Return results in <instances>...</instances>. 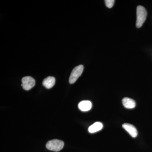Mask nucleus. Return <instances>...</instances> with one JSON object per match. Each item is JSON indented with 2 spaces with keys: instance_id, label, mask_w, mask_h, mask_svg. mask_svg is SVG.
Masks as SVG:
<instances>
[{
  "instance_id": "3",
  "label": "nucleus",
  "mask_w": 152,
  "mask_h": 152,
  "mask_svg": "<svg viewBox=\"0 0 152 152\" xmlns=\"http://www.w3.org/2000/svg\"><path fill=\"white\" fill-rule=\"evenodd\" d=\"M84 66L82 65L77 66L72 71L70 76L69 78V83L70 84H74L79 78L83 72Z\"/></svg>"
},
{
  "instance_id": "5",
  "label": "nucleus",
  "mask_w": 152,
  "mask_h": 152,
  "mask_svg": "<svg viewBox=\"0 0 152 152\" xmlns=\"http://www.w3.org/2000/svg\"><path fill=\"white\" fill-rule=\"evenodd\" d=\"M122 126L132 137L135 138L137 136V130L133 125L131 124H124L122 125Z\"/></svg>"
},
{
  "instance_id": "1",
  "label": "nucleus",
  "mask_w": 152,
  "mask_h": 152,
  "mask_svg": "<svg viewBox=\"0 0 152 152\" xmlns=\"http://www.w3.org/2000/svg\"><path fill=\"white\" fill-rule=\"evenodd\" d=\"M147 15L146 10L142 6H138L137 9V21L136 26L137 28L141 27L145 21Z\"/></svg>"
},
{
  "instance_id": "10",
  "label": "nucleus",
  "mask_w": 152,
  "mask_h": 152,
  "mask_svg": "<svg viewBox=\"0 0 152 152\" xmlns=\"http://www.w3.org/2000/svg\"><path fill=\"white\" fill-rule=\"evenodd\" d=\"M104 1L107 7L109 8H111L114 5L115 1L114 0H106Z\"/></svg>"
},
{
  "instance_id": "2",
  "label": "nucleus",
  "mask_w": 152,
  "mask_h": 152,
  "mask_svg": "<svg viewBox=\"0 0 152 152\" xmlns=\"http://www.w3.org/2000/svg\"><path fill=\"white\" fill-rule=\"evenodd\" d=\"M46 146L47 148L50 151L55 152L59 151L64 148V142L60 140H51L47 143Z\"/></svg>"
},
{
  "instance_id": "8",
  "label": "nucleus",
  "mask_w": 152,
  "mask_h": 152,
  "mask_svg": "<svg viewBox=\"0 0 152 152\" xmlns=\"http://www.w3.org/2000/svg\"><path fill=\"white\" fill-rule=\"evenodd\" d=\"M56 83V79L53 77L49 76L44 79L43 85L47 89H50L54 86Z\"/></svg>"
},
{
  "instance_id": "4",
  "label": "nucleus",
  "mask_w": 152,
  "mask_h": 152,
  "mask_svg": "<svg viewBox=\"0 0 152 152\" xmlns=\"http://www.w3.org/2000/svg\"><path fill=\"white\" fill-rule=\"evenodd\" d=\"M22 83L21 86L26 91L31 90L36 84L34 79L30 76H26L23 78L22 79Z\"/></svg>"
},
{
  "instance_id": "9",
  "label": "nucleus",
  "mask_w": 152,
  "mask_h": 152,
  "mask_svg": "<svg viewBox=\"0 0 152 152\" xmlns=\"http://www.w3.org/2000/svg\"><path fill=\"white\" fill-rule=\"evenodd\" d=\"M103 127V126L102 124L100 122H97L90 126L88 128V131L91 133L96 132L102 130Z\"/></svg>"
},
{
  "instance_id": "7",
  "label": "nucleus",
  "mask_w": 152,
  "mask_h": 152,
  "mask_svg": "<svg viewBox=\"0 0 152 152\" xmlns=\"http://www.w3.org/2000/svg\"><path fill=\"white\" fill-rule=\"evenodd\" d=\"M122 104L124 107L127 109H133L136 106L135 102L132 99L127 97H125L123 99Z\"/></svg>"
},
{
  "instance_id": "6",
  "label": "nucleus",
  "mask_w": 152,
  "mask_h": 152,
  "mask_svg": "<svg viewBox=\"0 0 152 152\" xmlns=\"http://www.w3.org/2000/svg\"><path fill=\"white\" fill-rule=\"evenodd\" d=\"M92 107V103L89 101H83L78 104L79 109L83 112L90 110Z\"/></svg>"
}]
</instances>
